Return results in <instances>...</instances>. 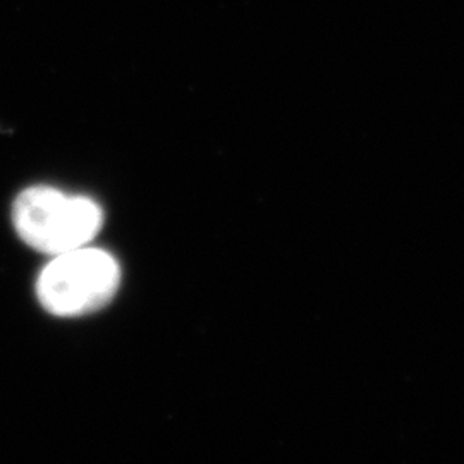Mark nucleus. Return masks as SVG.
Listing matches in <instances>:
<instances>
[{"label":"nucleus","mask_w":464,"mask_h":464,"mask_svg":"<svg viewBox=\"0 0 464 464\" xmlns=\"http://www.w3.org/2000/svg\"><path fill=\"white\" fill-rule=\"evenodd\" d=\"M13 222L28 246L55 256L93 241L102 229L103 212L93 199L34 186L14 201Z\"/></svg>","instance_id":"nucleus-1"},{"label":"nucleus","mask_w":464,"mask_h":464,"mask_svg":"<svg viewBox=\"0 0 464 464\" xmlns=\"http://www.w3.org/2000/svg\"><path fill=\"white\" fill-rule=\"evenodd\" d=\"M119 284L116 258L103 249L83 246L53 256L36 281V296L52 315H84L114 298Z\"/></svg>","instance_id":"nucleus-2"}]
</instances>
